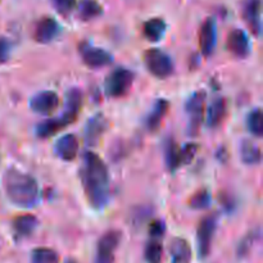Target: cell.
<instances>
[{
    "instance_id": "6da1fadb",
    "label": "cell",
    "mask_w": 263,
    "mask_h": 263,
    "mask_svg": "<svg viewBox=\"0 0 263 263\" xmlns=\"http://www.w3.org/2000/svg\"><path fill=\"white\" fill-rule=\"evenodd\" d=\"M80 179L87 202L95 210H103L109 202V172L99 156L86 151L82 156Z\"/></svg>"
},
{
    "instance_id": "7a4b0ae2",
    "label": "cell",
    "mask_w": 263,
    "mask_h": 263,
    "mask_svg": "<svg viewBox=\"0 0 263 263\" xmlns=\"http://www.w3.org/2000/svg\"><path fill=\"white\" fill-rule=\"evenodd\" d=\"M3 186L10 203L20 208H32L39 202L37 181L35 177L15 167H9L3 175Z\"/></svg>"
},
{
    "instance_id": "3957f363",
    "label": "cell",
    "mask_w": 263,
    "mask_h": 263,
    "mask_svg": "<svg viewBox=\"0 0 263 263\" xmlns=\"http://www.w3.org/2000/svg\"><path fill=\"white\" fill-rule=\"evenodd\" d=\"M82 105V92L80 89H71L66 94V104L62 116L43 121L36 127V135L40 139H48L73 123Z\"/></svg>"
},
{
    "instance_id": "277c9868",
    "label": "cell",
    "mask_w": 263,
    "mask_h": 263,
    "mask_svg": "<svg viewBox=\"0 0 263 263\" xmlns=\"http://www.w3.org/2000/svg\"><path fill=\"white\" fill-rule=\"evenodd\" d=\"M135 74L131 69L118 67L110 72L104 81V91L110 98H121L130 91Z\"/></svg>"
},
{
    "instance_id": "5b68a950",
    "label": "cell",
    "mask_w": 263,
    "mask_h": 263,
    "mask_svg": "<svg viewBox=\"0 0 263 263\" xmlns=\"http://www.w3.org/2000/svg\"><path fill=\"white\" fill-rule=\"evenodd\" d=\"M144 64L157 79H167L174 73V62L171 57L161 49H148L144 53Z\"/></svg>"
},
{
    "instance_id": "8992f818",
    "label": "cell",
    "mask_w": 263,
    "mask_h": 263,
    "mask_svg": "<svg viewBox=\"0 0 263 263\" xmlns=\"http://www.w3.org/2000/svg\"><path fill=\"white\" fill-rule=\"evenodd\" d=\"M205 98H207V94H205L204 90H198L187 99L186 104H185V110L189 116L187 134L190 136H197L199 133L203 117H204Z\"/></svg>"
},
{
    "instance_id": "52a82bcc",
    "label": "cell",
    "mask_w": 263,
    "mask_h": 263,
    "mask_svg": "<svg viewBox=\"0 0 263 263\" xmlns=\"http://www.w3.org/2000/svg\"><path fill=\"white\" fill-rule=\"evenodd\" d=\"M122 234L118 230H109L99 239L94 263H115V252L121 243Z\"/></svg>"
},
{
    "instance_id": "ba28073f",
    "label": "cell",
    "mask_w": 263,
    "mask_h": 263,
    "mask_svg": "<svg viewBox=\"0 0 263 263\" xmlns=\"http://www.w3.org/2000/svg\"><path fill=\"white\" fill-rule=\"evenodd\" d=\"M216 228H217V217L215 215L204 217L198 225L197 246L200 258H205L210 254Z\"/></svg>"
},
{
    "instance_id": "9c48e42d",
    "label": "cell",
    "mask_w": 263,
    "mask_h": 263,
    "mask_svg": "<svg viewBox=\"0 0 263 263\" xmlns=\"http://www.w3.org/2000/svg\"><path fill=\"white\" fill-rule=\"evenodd\" d=\"M80 54H81L84 63L92 69L109 66L113 62L112 54L89 43H82L80 45Z\"/></svg>"
},
{
    "instance_id": "30bf717a",
    "label": "cell",
    "mask_w": 263,
    "mask_h": 263,
    "mask_svg": "<svg viewBox=\"0 0 263 263\" xmlns=\"http://www.w3.org/2000/svg\"><path fill=\"white\" fill-rule=\"evenodd\" d=\"M109 127V121L103 113H97L89 118L84 128V140L89 146H95L102 140Z\"/></svg>"
},
{
    "instance_id": "8fae6325",
    "label": "cell",
    "mask_w": 263,
    "mask_h": 263,
    "mask_svg": "<svg viewBox=\"0 0 263 263\" xmlns=\"http://www.w3.org/2000/svg\"><path fill=\"white\" fill-rule=\"evenodd\" d=\"M58 94L51 90L37 92L30 99V108L39 115H50L59 107Z\"/></svg>"
},
{
    "instance_id": "7c38bea8",
    "label": "cell",
    "mask_w": 263,
    "mask_h": 263,
    "mask_svg": "<svg viewBox=\"0 0 263 263\" xmlns=\"http://www.w3.org/2000/svg\"><path fill=\"white\" fill-rule=\"evenodd\" d=\"M226 46L229 51L238 58H247L251 53V41L246 31L241 28H234L229 32Z\"/></svg>"
},
{
    "instance_id": "4fadbf2b",
    "label": "cell",
    "mask_w": 263,
    "mask_h": 263,
    "mask_svg": "<svg viewBox=\"0 0 263 263\" xmlns=\"http://www.w3.org/2000/svg\"><path fill=\"white\" fill-rule=\"evenodd\" d=\"M217 43V26L215 18L210 17L203 22L199 30V48L204 57H210L215 51Z\"/></svg>"
},
{
    "instance_id": "5bb4252c",
    "label": "cell",
    "mask_w": 263,
    "mask_h": 263,
    "mask_svg": "<svg viewBox=\"0 0 263 263\" xmlns=\"http://www.w3.org/2000/svg\"><path fill=\"white\" fill-rule=\"evenodd\" d=\"M59 30V23L53 17H43L37 21L33 28V39L37 43L48 44L58 36Z\"/></svg>"
},
{
    "instance_id": "9a60e30c",
    "label": "cell",
    "mask_w": 263,
    "mask_h": 263,
    "mask_svg": "<svg viewBox=\"0 0 263 263\" xmlns=\"http://www.w3.org/2000/svg\"><path fill=\"white\" fill-rule=\"evenodd\" d=\"M54 153L62 161H73L79 153V140L73 134H67L54 144Z\"/></svg>"
},
{
    "instance_id": "2e32d148",
    "label": "cell",
    "mask_w": 263,
    "mask_h": 263,
    "mask_svg": "<svg viewBox=\"0 0 263 263\" xmlns=\"http://www.w3.org/2000/svg\"><path fill=\"white\" fill-rule=\"evenodd\" d=\"M170 109V103L167 99H158L154 103L153 108L149 112V115L145 118V127L148 128V131H157L159 128V126L162 125V121L166 117L167 112Z\"/></svg>"
},
{
    "instance_id": "e0dca14e",
    "label": "cell",
    "mask_w": 263,
    "mask_h": 263,
    "mask_svg": "<svg viewBox=\"0 0 263 263\" xmlns=\"http://www.w3.org/2000/svg\"><path fill=\"white\" fill-rule=\"evenodd\" d=\"M243 15L252 32L258 36L261 32V0H247Z\"/></svg>"
},
{
    "instance_id": "ac0fdd59",
    "label": "cell",
    "mask_w": 263,
    "mask_h": 263,
    "mask_svg": "<svg viewBox=\"0 0 263 263\" xmlns=\"http://www.w3.org/2000/svg\"><path fill=\"white\" fill-rule=\"evenodd\" d=\"M228 113V104L225 98H216L211 103L207 113V126L211 128H216L222 123Z\"/></svg>"
},
{
    "instance_id": "d6986e66",
    "label": "cell",
    "mask_w": 263,
    "mask_h": 263,
    "mask_svg": "<svg viewBox=\"0 0 263 263\" xmlns=\"http://www.w3.org/2000/svg\"><path fill=\"white\" fill-rule=\"evenodd\" d=\"M170 254L172 263H190L192 261V248L182 238H175L170 243Z\"/></svg>"
},
{
    "instance_id": "ffe728a7",
    "label": "cell",
    "mask_w": 263,
    "mask_h": 263,
    "mask_svg": "<svg viewBox=\"0 0 263 263\" xmlns=\"http://www.w3.org/2000/svg\"><path fill=\"white\" fill-rule=\"evenodd\" d=\"M164 152V162L168 171L175 172L181 166V159H180V148L177 146L176 141L172 138L166 139L163 146Z\"/></svg>"
},
{
    "instance_id": "44dd1931",
    "label": "cell",
    "mask_w": 263,
    "mask_h": 263,
    "mask_svg": "<svg viewBox=\"0 0 263 263\" xmlns=\"http://www.w3.org/2000/svg\"><path fill=\"white\" fill-rule=\"evenodd\" d=\"M167 30V25L162 18H152V20L146 21L143 26V33L149 41H157L161 40L164 36Z\"/></svg>"
},
{
    "instance_id": "7402d4cb",
    "label": "cell",
    "mask_w": 263,
    "mask_h": 263,
    "mask_svg": "<svg viewBox=\"0 0 263 263\" xmlns=\"http://www.w3.org/2000/svg\"><path fill=\"white\" fill-rule=\"evenodd\" d=\"M39 225V220L33 215L18 216L13 221V229L15 234L20 236H30L36 230Z\"/></svg>"
},
{
    "instance_id": "603a6c76",
    "label": "cell",
    "mask_w": 263,
    "mask_h": 263,
    "mask_svg": "<svg viewBox=\"0 0 263 263\" xmlns=\"http://www.w3.org/2000/svg\"><path fill=\"white\" fill-rule=\"evenodd\" d=\"M240 158L246 164H258L261 162V149L251 140L241 141Z\"/></svg>"
},
{
    "instance_id": "cb8c5ba5",
    "label": "cell",
    "mask_w": 263,
    "mask_h": 263,
    "mask_svg": "<svg viewBox=\"0 0 263 263\" xmlns=\"http://www.w3.org/2000/svg\"><path fill=\"white\" fill-rule=\"evenodd\" d=\"M103 13V8L97 0H82L80 4L79 15L82 21H90L99 17Z\"/></svg>"
},
{
    "instance_id": "d4e9b609",
    "label": "cell",
    "mask_w": 263,
    "mask_h": 263,
    "mask_svg": "<svg viewBox=\"0 0 263 263\" xmlns=\"http://www.w3.org/2000/svg\"><path fill=\"white\" fill-rule=\"evenodd\" d=\"M31 263H59V254L50 248H36L31 253Z\"/></svg>"
},
{
    "instance_id": "484cf974",
    "label": "cell",
    "mask_w": 263,
    "mask_h": 263,
    "mask_svg": "<svg viewBox=\"0 0 263 263\" xmlns=\"http://www.w3.org/2000/svg\"><path fill=\"white\" fill-rule=\"evenodd\" d=\"M247 127L249 133L253 134L257 138H261L263 135V117L262 110L259 108L252 110L247 117Z\"/></svg>"
},
{
    "instance_id": "4316f807",
    "label": "cell",
    "mask_w": 263,
    "mask_h": 263,
    "mask_svg": "<svg viewBox=\"0 0 263 263\" xmlns=\"http://www.w3.org/2000/svg\"><path fill=\"white\" fill-rule=\"evenodd\" d=\"M144 257L148 263H161L163 258V247L158 240H151L145 247Z\"/></svg>"
},
{
    "instance_id": "83f0119b",
    "label": "cell",
    "mask_w": 263,
    "mask_h": 263,
    "mask_svg": "<svg viewBox=\"0 0 263 263\" xmlns=\"http://www.w3.org/2000/svg\"><path fill=\"white\" fill-rule=\"evenodd\" d=\"M259 236H261V231H259V229H256V230L251 231V233L247 234V235L241 239V241L239 243L238 247V256L240 257V258L241 257H246L247 254L251 252L252 247L256 244V241L258 240Z\"/></svg>"
},
{
    "instance_id": "f1b7e54d",
    "label": "cell",
    "mask_w": 263,
    "mask_h": 263,
    "mask_svg": "<svg viewBox=\"0 0 263 263\" xmlns=\"http://www.w3.org/2000/svg\"><path fill=\"white\" fill-rule=\"evenodd\" d=\"M211 203V195L208 193V190H199L198 193H195L193 195V198L190 199V207L193 210H204V208L210 207Z\"/></svg>"
},
{
    "instance_id": "f546056e",
    "label": "cell",
    "mask_w": 263,
    "mask_h": 263,
    "mask_svg": "<svg viewBox=\"0 0 263 263\" xmlns=\"http://www.w3.org/2000/svg\"><path fill=\"white\" fill-rule=\"evenodd\" d=\"M199 146L194 143H189L180 148V159H181V164H189L190 162L194 159L195 154L198 153Z\"/></svg>"
},
{
    "instance_id": "4dcf8cb0",
    "label": "cell",
    "mask_w": 263,
    "mask_h": 263,
    "mask_svg": "<svg viewBox=\"0 0 263 263\" xmlns=\"http://www.w3.org/2000/svg\"><path fill=\"white\" fill-rule=\"evenodd\" d=\"M54 8L62 15H68L74 9L77 4V0H51Z\"/></svg>"
},
{
    "instance_id": "1f68e13d",
    "label": "cell",
    "mask_w": 263,
    "mask_h": 263,
    "mask_svg": "<svg viewBox=\"0 0 263 263\" xmlns=\"http://www.w3.org/2000/svg\"><path fill=\"white\" fill-rule=\"evenodd\" d=\"M152 215V210L149 207H138L135 212H133L131 217H133V223L135 226H141V223L145 222Z\"/></svg>"
},
{
    "instance_id": "d6a6232c",
    "label": "cell",
    "mask_w": 263,
    "mask_h": 263,
    "mask_svg": "<svg viewBox=\"0 0 263 263\" xmlns=\"http://www.w3.org/2000/svg\"><path fill=\"white\" fill-rule=\"evenodd\" d=\"M164 233H166V225H164L163 221L156 220L153 221V222H151V225H149V234H151L153 238L163 236Z\"/></svg>"
},
{
    "instance_id": "836d02e7",
    "label": "cell",
    "mask_w": 263,
    "mask_h": 263,
    "mask_svg": "<svg viewBox=\"0 0 263 263\" xmlns=\"http://www.w3.org/2000/svg\"><path fill=\"white\" fill-rule=\"evenodd\" d=\"M10 55V44L7 39L0 37V64L5 63Z\"/></svg>"
},
{
    "instance_id": "e575fe53",
    "label": "cell",
    "mask_w": 263,
    "mask_h": 263,
    "mask_svg": "<svg viewBox=\"0 0 263 263\" xmlns=\"http://www.w3.org/2000/svg\"><path fill=\"white\" fill-rule=\"evenodd\" d=\"M66 263H77V262L74 261V259H67Z\"/></svg>"
}]
</instances>
